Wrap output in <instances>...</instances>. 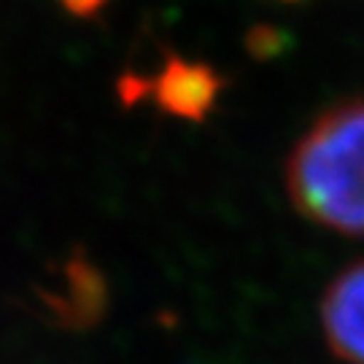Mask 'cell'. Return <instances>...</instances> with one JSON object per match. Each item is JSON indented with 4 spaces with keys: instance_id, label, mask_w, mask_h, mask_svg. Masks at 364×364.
Instances as JSON below:
<instances>
[{
    "instance_id": "277c9868",
    "label": "cell",
    "mask_w": 364,
    "mask_h": 364,
    "mask_svg": "<svg viewBox=\"0 0 364 364\" xmlns=\"http://www.w3.org/2000/svg\"><path fill=\"white\" fill-rule=\"evenodd\" d=\"M221 92V76L205 63H189L170 57L165 68L151 81H146V95L170 117L203 122L216 105Z\"/></svg>"
},
{
    "instance_id": "5b68a950",
    "label": "cell",
    "mask_w": 364,
    "mask_h": 364,
    "mask_svg": "<svg viewBox=\"0 0 364 364\" xmlns=\"http://www.w3.org/2000/svg\"><path fill=\"white\" fill-rule=\"evenodd\" d=\"M60 3L73 16H95L97 11H103V6L108 0H60Z\"/></svg>"
},
{
    "instance_id": "3957f363",
    "label": "cell",
    "mask_w": 364,
    "mask_h": 364,
    "mask_svg": "<svg viewBox=\"0 0 364 364\" xmlns=\"http://www.w3.org/2000/svg\"><path fill=\"white\" fill-rule=\"evenodd\" d=\"M321 332L346 364H364V259L346 264L321 294Z\"/></svg>"
},
{
    "instance_id": "6da1fadb",
    "label": "cell",
    "mask_w": 364,
    "mask_h": 364,
    "mask_svg": "<svg viewBox=\"0 0 364 364\" xmlns=\"http://www.w3.org/2000/svg\"><path fill=\"white\" fill-rule=\"evenodd\" d=\"M284 181L299 216L346 237H364V100L318 114L287 156Z\"/></svg>"
},
{
    "instance_id": "7a4b0ae2",
    "label": "cell",
    "mask_w": 364,
    "mask_h": 364,
    "mask_svg": "<svg viewBox=\"0 0 364 364\" xmlns=\"http://www.w3.org/2000/svg\"><path fill=\"white\" fill-rule=\"evenodd\" d=\"M108 284L97 264L84 254L68 257L57 267V284L41 289V302L52 321L65 329H92L108 311Z\"/></svg>"
}]
</instances>
